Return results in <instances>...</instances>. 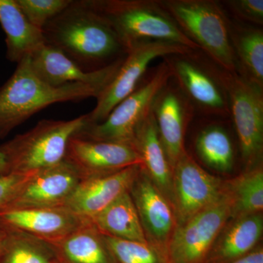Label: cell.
Returning a JSON list of instances; mask_svg holds the SVG:
<instances>
[{
  "mask_svg": "<svg viewBox=\"0 0 263 263\" xmlns=\"http://www.w3.org/2000/svg\"><path fill=\"white\" fill-rule=\"evenodd\" d=\"M195 148L205 165L218 172L229 173L235 162L234 146L224 126L210 124L200 129L195 138Z\"/></svg>",
  "mask_w": 263,
  "mask_h": 263,
  "instance_id": "cb8c5ba5",
  "label": "cell"
},
{
  "mask_svg": "<svg viewBox=\"0 0 263 263\" xmlns=\"http://www.w3.org/2000/svg\"><path fill=\"white\" fill-rule=\"evenodd\" d=\"M104 235L114 259L119 263H159L157 255L147 243Z\"/></svg>",
  "mask_w": 263,
  "mask_h": 263,
  "instance_id": "83f0119b",
  "label": "cell"
},
{
  "mask_svg": "<svg viewBox=\"0 0 263 263\" xmlns=\"http://www.w3.org/2000/svg\"><path fill=\"white\" fill-rule=\"evenodd\" d=\"M224 3L240 22L259 27L263 25L262 0H228Z\"/></svg>",
  "mask_w": 263,
  "mask_h": 263,
  "instance_id": "f546056e",
  "label": "cell"
},
{
  "mask_svg": "<svg viewBox=\"0 0 263 263\" xmlns=\"http://www.w3.org/2000/svg\"><path fill=\"white\" fill-rule=\"evenodd\" d=\"M192 54L164 57L172 79L193 105L202 115L230 117L229 102L217 70H209Z\"/></svg>",
  "mask_w": 263,
  "mask_h": 263,
  "instance_id": "9c48e42d",
  "label": "cell"
},
{
  "mask_svg": "<svg viewBox=\"0 0 263 263\" xmlns=\"http://www.w3.org/2000/svg\"><path fill=\"white\" fill-rule=\"evenodd\" d=\"M110 24L126 52L142 43L167 42L197 52L199 48L181 32L157 0H89Z\"/></svg>",
  "mask_w": 263,
  "mask_h": 263,
  "instance_id": "3957f363",
  "label": "cell"
},
{
  "mask_svg": "<svg viewBox=\"0 0 263 263\" xmlns=\"http://www.w3.org/2000/svg\"><path fill=\"white\" fill-rule=\"evenodd\" d=\"M171 80L156 97L152 112L171 167L184 149V136L195 109L176 83Z\"/></svg>",
  "mask_w": 263,
  "mask_h": 263,
  "instance_id": "5bb4252c",
  "label": "cell"
},
{
  "mask_svg": "<svg viewBox=\"0 0 263 263\" xmlns=\"http://www.w3.org/2000/svg\"><path fill=\"white\" fill-rule=\"evenodd\" d=\"M0 24L6 35V57L18 62L46 44L42 29L29 22L15 0H0Z\"/></svg>",
  "mask_w": 263,
  "mask_h": 263,
  "instance_id": "ffe728a7",
  "label": "cell"
},
{
  "mask_svg": "<svg viewBox=\"0 0 263 263\" xmlns=\"http://www.w3.org/2000/svg\"><path fill=\"white\" fill-rule=\"evenodd\" d=\"M133 146L141 157L142 168L174 206L173 169L159 136L152 112L137 128Z\"/></svg>",
  "mask_w": 263,
  "mask_h": 263,
  "instance_id": "d6986e66",
  "label": "cell"
},
{
  "mask_svg": "<svg viewBox=\"0 0 263 263\" xmlns=\"http://www.w3.org/2000/svg\"><path fill=\"white\" fill-rule=\"evenodd\" d=\"M235 219L259 214L263 209V171L260 166L247 170L226 189Z\"/></svg>",
  "mask_w": 263,
  "mask_h": 263,
  "instance_id": "484cf974",
  "label": "cell"
},
{
  "mask_svg": "<svg viewBox=\"0 0 263 263\" xmlns=\"http://www.w3.org/2000/svg\"><path fill=\"white\" fill-rule=\"evenodd\" d=\"M232 263H263V252L262 250H259L257 252L240 257L235 262Z\"/></svg>",
  "mask_w": 263,
  "mask_h": 263,
  "instance_id": "1f68e13d",
  "label": "cell"
},
{
  "mask_svg": "<svg viewBox=\"0 0 263 263\" xmlns=\"http://www.w3.org/2000/svg\"><path fill=\"white\" fill-rule=\"evenodd\" d=\"M49 263H62V262H61V261L59 260V259H56V260L52 261V262H49Z\"/></svg>",
  "mask_w": 263,
  "mask_h": 263,
  "instance_id": "e575fe53",
  "label": "cell"
},
{
  "mask_svg": "<svg viewBox=\"0 0 263 263\" xmlns=\"http://www.w3.org/2000/svg\"><path fill=\"white\" fill-rule=\"evenodd\" d=\"M8 175V167L5 162L4 156L0 152V177Z\"/></svg>",
  "mask_w": 263,
  "mask_h": 263,
  "instance_id": "836d02e7",
  "label": "cell"
},
{
  "mask_svg": "<svg viewBox=\"0 0 263 263\" xmlns=\"http://www.w3.org/2000/svg\"><path fill=\"white\" fill-rule=\"evenodd\" d=\"M81 181L76 169L64 160L28 175L12 200L0 210L64 207Z\"/></svg>",
  "mask_w": 263,
  "mask_h": 263,
  "instance_id": "7c38bea8",
  "label": "cell"
},
{
  "mask_svg": "<svg viewBox=\"0 0 263 263\" xmlns=\"http://www.w3.org/2000/svg\"><path fill=\"white\" fill-rule=\"evenodd\" d=\"M46 44L61 51L86 72L125 57L124 46L89 0L72 1L42 29Z\"/></svg>",
  "mask_w": 263,
  "mask_h": 263,
  "instance_id": "6da1fadb",
  "label": "cell"
},
{
  "mask_svg": "<svg viewBox=\"0 0 263 263\" xmlns=\"http://www.w3.org/2000/svg\"><path fill=\"white\" fill-rule=\"evenodd\" d=\"M140 169L141 164H135L113 174L81 180L64 207L91 220L129 191Z\"/></svg>",
  "mask_w": 263,
  "mask_h": 263,
  "instance_id": "e0dca14e",
  "label": "cell"
},
{
  "mask_svg": "<svg viewBox=\"0 0 263 263\" xmlns=\"http://www.w3.org/2000/svg\"><path fill=\"white\" fill-rule=\"evenodd\" d=\"M57 259L51 243L13 229L0 252V263H49Z\"/></svg>",
  "mask_w": 263,
  "mask_h": 263,
  "instance_id": "4316f807",
  "label": "cell"
},
{
  "mask_svg": "<svg viewBox=\"0 0 263 263\" xmlns=\"http://www.w3.org/2000/svg\"><path fill=\"white\" fill-rule=\"evenodd\" d=\"M263 220L260 214L236 218L224 231L221 230L217 245V253L226 259L242 257L253 248L262 233Z\"/></svg>",
  "mask_w": 263,
  "mask_h": 263,
  "instance_id": "d4e9b609",
  "label": "cell"
},
{
  "mask_svg": "<svg viewBox=\"0 0 263 263\" xmlns=\"http://www.w3.org/2000/svg\"><path fill=\"white\" fill-rule=\"evenodd\" d=\"M51 245L62 263H114L104 235L91 221Z\"/></svg>",
  "mask_w": 263,
  "mask_h": 263,
  "instance_id": "44dd1931",
  "label": "cell"
},
{
  "mask_svg": "<svg viewBox=\"0 0 263 263\" xmlns=\"http://www.w3.org/2000/svg\"><path fill=\"white\" fill-rule=\"evenodd\" d=\"M87 116L69 121L43 119L0 146L8 174L28 175L65 160L67 143L86 124Z\"/></svg>",
  "mask_w": 263,
  "mask_h": 263,
  "instance_id": "277c9868",
  "label": "cell"
},
{
  "mask_svg": "<svg viewBox=\"0 0 263 263\" xmlns=\"http://www.w3.org/2000/svg\"><path fill=\"white\" fill-rule=\"evenodd\" d=\"M171 79L172 72L164 59L103 122L86 124L76 135L93 141L133 145L137 128L149 115L156 97Z\"/></svg>",
  "mask_w": 263,
  "mask_h": 263,
  "instance_id": "8992f818",
  "label": "cell"
},
{
  "mask_svg": "<svg viewBox=\"0 0 263 263\" xmlns=\"http://www.w3.org/2000/svg\"><path fill=\"white\" fill-rule=\"evenodd\" d=\"M129 193L146 235L163 243L174 233L176 216L173 205L142 168L132 183Z\"/></svg>",
  "mask_w": 263,
  "mask_h": 263,
  "instance_id": "ac0fdd59",
  "label": "cell"
},
{
  "mask_svg": "<svg viewBox=\"0 0 263 263\" xmlns=\"http://www.w3.org/2000/svg\"><path fill=\"white\" fill-rule=\"evenodd\" d=\"M124 57L92 72L82 70L61 51L48 44L27 58L34 73L51 86H62L78 83L105 89L117 75Z\"/></svg>",
  "mask_w": 263,
  "mask_h": 263,
  "instance_id": "9a60e30c",
  "label": "cell"
},
{
  "mask_svg": "<svg viewBox=\"0 0 263 263\" xmlns=\"http://www.w3.org/2000/svg\"><path fill=\"white\" fill-rule=\"evenodd\" d=\"M0 221L49 243L59 241L89 222L65 207L0 210Z\"/></svg>",
  "mask_w": 263,
  "mask_h": 263,
  "instance_id": "2e32d148",
  "label": "cell"
},
{
  "mask_svg": "<svg viewBox=\"0 0 263 263\" xmlns=\"http://www.w3.org/2000/svg\"><path fill=\"white\" fill-rule=\"evenodd\" d=\"M230 34L237 73L263 89L262 29L230 22Z\"/></svg>",
  "mask_w": 263,
  "mask_h": 263,
  "instance_id": "7402d4cb",
  "label": "cell"
},
{
  "mask_svg": "<svg viewBox=\"0 0 263 263\" xmlns=\"http://www.w3.org/2000/svg\"><path fill=\"white\" fill-rule=\"evenodd\" d=\"M216 70L228 95L243 163L247 170L258 167L263 152V89L237 72Z\"/></svg>",
  "mask_w": 263,
  "mask_h": 263,
  "instance_id": "52a82bcc",
  "label": "cell"
},
{
  "mask_svg": "<svg viewBox=\"0 0 263 263\" xmlns=\"http://www.w3.org/2000/svg\"><path fill=\"white\" fill-rule=\"evenodd\" d=\"M174 210L177 226L217 202L226 193L221 180L185 152L173 167Z\"/></svg>",
  "mask_w": 263,
  "mask_h": 263,
  "instance_id": "30bf717a",
  "label": "cell"
},
{
  "mask_svg": "<svg viewBox=\"0 0 263 263\" xmlns=\"http://www.w3.org/2000/svg\"><path fill=\"white\" fill-rule=\"evenodd\" d=\"M91 221L103 234L147 243L146 235L129 191L116 199Z\"/></svg>",
  "mask_w": 263,
  "mask_h": 263,
  "instance_id": "603a6c76",
  "label": "cell"
},
{
  "mask_svg": "<svg viewBox=\"0 0 263 263\" xmlns=\"http://www.w3.org/2000/svg\"><path fill=\"white\" fill-rule=\"evenodd\" d=\"M27 176L8 174L0 177V209L12 200Z\"/></svg>",
  "mask_w": 263,
  "mask_h": 263,
  "instance_id": "4dcf8cb0",
  "label": "cell"
},
{
  "mask_svg": "<svg viewBox=\"0 0 263 263\" xmlns=\"http://www.w3.org/2000/svg\"><path fill=\"white\" fill-rule=\"evenodd\" d=\"M194 53L184 46L160 41L142 43L131 48L126 53L113 81L97 99L95 108L86 114V124L103 122L118 104L139 86L146 75L149 64L155 59Z\"/></svg>",
  "mask_w": 263,
  "mask_h": 263,
  "instance_id": "ba28073f",
  "label": "cell"
},
{
  "mask_svg": "<svg viewBox=\"0 0 263 263\" xmlns=\"http://www.w3.org/2000/svg\"><path fill=\"white\" fill-rule=\"evenodd\" d=\"M103 88L84 84L53 86L41 80L27 58L17 64L11 77L0 87V139L48 105L98 99Z\"/></svg>",
  "mask_w": 263,
  "mask_h": 263,
  "instance_id": "7a4b0ae2",
  "label": "cell"
},
{
  "mask_svg": "<svg viewBox=\"0 0 263 263\" xmlns=\"http://www.w3.org/2000/svg\"><path fill=\"white\" fill-rule=\"evenodd\" d=\"M65 160L76 169L81 180L141 165V157L133 145L93 141L76 134L67 143Z\"/></svg>",
  "mask_w": 263,
  "mask_h": 263,
  "instance_id": "4fadbf2b",
  "label": "cell"
},
{
  "mask_svg": "<svg viewBox=\"0 0 263 263\" xmlns=\"http://www.w3.org/2000/svg\"><path fill=\"white\" fill-rule=\"evenodd\" d=\"M29 22L42 29L48 22L62 13L72 0H15Z\"/></svg>",
  "mask_w": 263,
  "mask_h": 263,
  "instance_id": "f1b7e54d",
  "label": "cell"
},
{
  "mask_svg": "<svg viewBox=\"0 0 263 263\" xmlns=\"http://www.w3.org/2000/svg\"><path fill=\"white\" fill-rule=\"evenodd\" d=\"M181 32L221 70L237 72L230 34V21L213 0H162Z\"/></svg>",
  "mask_w": 263,
  "mask_h": 263,
  "instance_id": "5b68a950",
  "label": "cell"
},
{
  "mask_svg": "<svg viewBox=\"0 0 263 263\" xmlns=\"http://www.w3.org/2000/svg\"><path fill=\"white\" fill-rule=\"evenodd\" d=\"M10 228L0 221V252L4 247L5 242L9 236Z\"/></svg>",
  "mask_w": 263,
  "mask_h": 263,
  "instance_id": "d6a6232c",
  "label": "cell"
},
{
  "mask_svg": "<svg viewBox=\"0 0 263 263\" xmlns=\"http://www.w3.org/2000/svg\"><path fill=\"white\" fill-rule=\"evenodd\" d=\"M232 216L231 200L224 195L181 226L171 237V250L176 263H197L207 253Z\"/></svg>",
  "mask_w": 263,
  "mask_h": 263,
  "instance_id": "8fae6325",
  "label": "cell"
}]
</instances>
